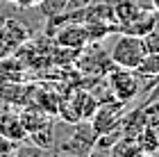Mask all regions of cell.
<instances>
[{"label":"cell","mask_w":159,"mask_h":157,"mask_svg":"<svg viewBox=\"0 0 159 157\" xmlns=\"http://www.w3.org/2000/svg\"><path fill=\"white\" fill-rule=\"evenodd\" d=\"M107 80H109V87L114 91V98L120 103H132L136 98H146V91H143V80L146 75L136 73L134 68H118L114 66L109 73H107Z\"/></svg>","instance_id":"1"},{"label":"cell","mask_w":159,"mask_h":157,"mask_svg":"<svg viewBox=\"0 0 159 157\" xmlns=\"http://www.w3.org/2000/svg\"><path fill=\"white\" fill-rule=\"evenodd\" d=\"M109 55H111L114 66H118V68H136L141 64V59L148 55V50H146V44H143V37L118 32L114 46L109 48Z\"/></svg>","instance_id":"2"},{"label":"cell","mask_w":159,"mask_h":157,"mask_svg":"<svg viewBox=\"0 0 159 157\" xmlns=\"http://www.w3.org/2000/svg\"><path fill=\"white\" fill-rule=\"evenodd\" d=\"M75 64L84 73V77H89V75L91 77H100V75H107L114 68L111 55L102 46V41H89V44L80 50Z\"/></svg>","instance_id":"3"},{"label":"cell","mask_w":159,"mask_h":157,"mask_svg":"<svg viewBox=\"0 0 159 157\" xmlns=\"http://www.w3.org/2000/svg\"><path fill=\"white\" fill-rule=\"evenodd\" d=\"M125 112H127L125 109V103H120V100L100 103L96 114L91 116L93 130H96L98 134H102V132H109V130H114V127H118L123 116H125Z\"/></svg>","instance_id":"4"},{"label":"cell","mask_w":159,"mask_h":157,"mask_svg":"<svg viewBox=\"0 0 159 157\" xmlns=\"http://www.w3.org/2000/svg\"><path fill=\"white\" fill-rule=\"evenodd\" d=\"M50 39H52L55 46L70 48V50H82L89 44V32H86L84 23H66V25L57 27Z\"/></svg>","instance_id":"5"},{"label":"cell","mask_w":159,"mask_h":157,"mask_svg":"<svg viewBox=\"0 0 159 157\" xmlns=\"http://www.w3.org/2000/svg\"><path fill=\"white\" fill-rule=\"evenodd\" d=\"M0 134L7 137L9 141H14V144H23L27 139V130L23 125V121H20V114L16 109H11V107H5L0 112Z\"/></svg>","instance_id":"6"},{"label":"cell","mask_w":159,"mask_h":157,"mask_svg":"<svg viewBox=\"0 0 159 157\" xmlns=\"http://www.w3.org/2000/svg\"><path fill=\"white\" fill-rule=\"evenodd\" d=\"M146 9L148 7H143L139 0H111V12H114V21L118 25V32L123 27H127L132 21H136Z\"/></svg>","instance_id":"7"},{"label":"cell","mask_w":159,"mask_h":157,"mask_svg":"<svg viewBox=\"0 0 159 157\" xmlns=\"http://www.w3.org/2000/svg\"><path fill=\"white\" fill-rule=\"evenodd\" d=\"M18 114H20V121H23L27 134L37 132V130H41V127H46L48 123H52V121H55L52 114H48L46 109H41L39 105H32V103L23 105V109H20Z\"/></svg>","instance_id":"8"},{"label":"cell","mask_w":159,"mask_h":157,"mask_svg":"<svg viewBox=\"0 0 159 157\" xmlns=\"http://www.w3.org/2000/svg\"><path fill=\"white\" fill-rule=\"evenodd\" d=\"M152 27H155V9H152V7H148V9L143 12L139 18L132 21L127 27H123L120 32H125V34H136V37H146L148 32H152Z\"/></svg>","instance_id":"9"},{"label":"cell","mask_w":159,"mask_h":157,"mask_svg":"<svg viewBox=\"0 0 159 157\" xmlns=\"http://www.w3.org/2000/svg\"><path fill=\"white\" fill-rule=\"evenodd\" d=\"M123 137V132H120V125L118 127H114V130L109 132H102V134H98L96 141H93V148H91V155H111V148L114 144Z\"/></svg>","instance_id":"10"},{"label":"cell","mask_w":159,"mask_h":157,"mask_svg":"<svg viewBox=\"0 0 159 157\" xmlns=\"http://www.w3.org/2000/svg\"><path fill=\"white\" fill-rule=\"evenodd\" d=\"M129 155H143L139 141L120 137L116 144H114V148H111V157H129Z\"/></svg>","instance_id":"11"},{"label":"cell","mask_w":159,"mask_h":157,"mask_svg":"<svg viewBox=\"0 0 159 157\" xmlns=\"http://www.w3.org/2000/svg\"><path fill=\"white\" fill-rule=\"evenodd\" d=\"M64 9H66V0H41V2L37 5V12L41 14L43 21H48V18L57 16V14H61Z\"/></svg>","instance_id":"12"},{"label":"cell","mask_w":159,"mask_h":157,"mask_svg":"<svg viewBox=\"0 0 159 157\" xmlns=\"http://www.w3.org/2000/svg\"><path fill=\"white\" fill-rule=\"evenodd\" d=\"M134 71L141 75H159V53H148Z\"/></svg>","instance_id":"13"},{"label":"cell","mask_w":159,"mask_h":157,"mask_svg":"<svg viewBox=\"0 0 159 157\" xmlns=\"http://www.w3.org/2000/svg\"><path fill=\"white\" fill-rule=\"evenodd\" d=\"M143 44H146V50L148 53H159V32L152 30L143 37Z\"/></svg>","instance_id":"14"},{"label":"cell","mask_w":159,"mask_h":157,"mask_svg":"<svg viewBox=\"0 0 159 157\" xmlns=\"http://www.w3.org/2000/svg\"><path fill=\"white\" fill-rule=\"evenodd\" d=\"M16 146L18 144H14V141H9L7 137L0 134V157H14L16 155Z\"/></svg>","instance_id":"15"},{"label":"cell","mask_w":159,"mask_h":157,"mask_svg":"<svg viewBox=\"0 0 159 157\" xmlns=\"http://www.w3.org/2000/svg\"><path fill=\"white\" fill-rule=\"evenodd\" d=\"M41 0H14V7H18V9H37V5Z\"/></svg>","instance_id":"16"},{"label":"cell","mask_w":159,"mask_h":157,"mask_svg":"<svg viewBox=\"0 0 159 157\" xmlns=\"http://www.w3.org/2000/svg\"><path fill=\"white\" fill-rule=\"evenodd\" d=\"M152 30L159 32V12H155V27H152Z\"/></svg>","instance_id":"17"},{"label":"cell","mask_w":159,"mask_h":157,"mask_svg":"<svg viewBox=\"0 0 159 157\" xmlns=\"http://www.w3.org/2000/svg\"><path fill=\"white\" fill-rule=\"evenodd\" d=\"M150 7H152L155 12H159V0H150Z\"/></svg>","instance_id":"18"},{"label":"cell","mask_w":159,"mask_h":157,"mask_svg":"<svg viewBox=\"0 0 159 157\" xmlns=\"http://www.w3.org/2000/svg\"><path fill=\"white\" fill-rule=\"evenodd\" d=\"M139 2H141L143 7H150V0H139Z\"/></svg>","instance_id":"19"},{"label":"cell","mask_w":159,"mask_h":157,"mask_svg":"<svg viewBox=\"0 0 159 157\" xmlns=\"http://www.w3.org/2000/svg\"><path fill=\"white\" fill-rule=\"evenodd\" d=\"M5 107H9V105H7V103H2V100H0V112H2V109H5Z\"/></svg>","instance_id":"20"},{"label":"cell","mask_w":159,"mask_h":157,"mask_svg":"<svg viewBox=\"0 0 159 157\" xmlns=\"http://www.w3.org/2000/svg\"><path fill=\"white\" fill-rule=\"evenodd\" d=\"M7 2H9V5H11V2H14V0H7Z\"/></svg>","instance_id":"21"}]
</instances>
